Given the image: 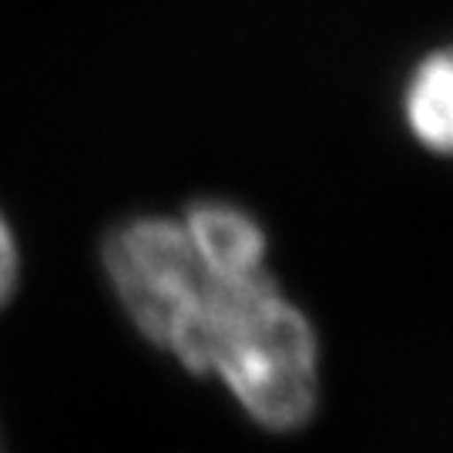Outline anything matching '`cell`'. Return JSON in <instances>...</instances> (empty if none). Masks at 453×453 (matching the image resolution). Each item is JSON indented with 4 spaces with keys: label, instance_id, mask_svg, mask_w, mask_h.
<instances>
[{
    "label": "cell",
    "instance_id": "cell-3",
    "mask_svg": "<svg viewBox=\"0 0 453 453\" xmlns=\"http://www.w3.org/2000/svg\"><path fill=\"white\" fill-rule=\"evenodd\" d=\"M17 279H20V252H17V239L4 211H0V306L14 296Z\"/></svg>",
    "mask_w": 453,
    "mask_h": 453
},
{
    "label": "cell",
    "instance_id": "cell-2",
    "mask_svg": "<svg viewBox=\"0 0 453 453\" xmlns=\"http://www.w3.org/2000/svg\"><path fill=\"white\" fill-rule=\"evenodd\" d=\"M406 121L434 151H447L453 138V61L447 50L426 58L406 91Z\"/></svg>",
    "mask_w": 453,
    "mask_h": 453
},
{
    "label": "cell",
    "instance_id": "cell-1",
    "mask_svg": "<svg viewBox=\"0 0 453 453\" xmlns=\"http://www.w3.org/2000/svg\"><path fill=\"white\" fill-rule=\"evenodd\" d=\"M104 273L131 323L192 372L215 376L269 430L319 400V342L265 256L195 242L181 219H128L104 239Z\"/></svg>",
    "mask_w": 453,
    "mask_h": 453
}]
</instances>
